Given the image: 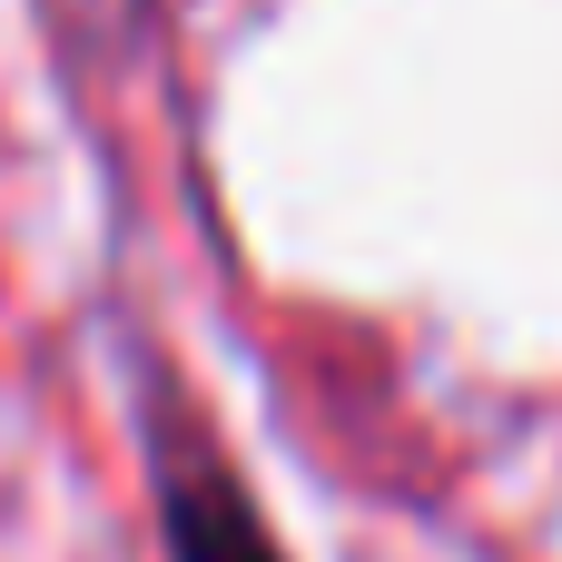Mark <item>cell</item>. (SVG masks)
Listing matches in <instances>:
<instances>
[{
	"mask_svg": "<svg viewBox=\"0 0 562 562\" xmlns=\"http://www.w3.org/2000/svg\"><path fill=\"white\" fill-rule=\"evenodd\" d=\"M168 543L178 562H286L227 484H168Z\"/></svg>",
	"mask_w": 562,
	"mask_h": 562,
	"instance_id": "1",
	"label": "cell"
}]
</instances>
